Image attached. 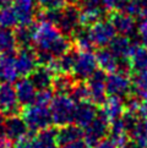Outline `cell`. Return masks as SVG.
I'll return each instance as SVG.
<instances>
[{
    "label": "cell",
    "mask_w": 147,
    "mask_h": 148,
    "mask_svg": "<svg viewBox=\"0 0 147 148\" xmlns=\"http://www.w3.org/2000/svg\"><path fill=\"white\" fill-rule=\"evenodd\" d=\"M5 136V115L0 113V140L4 138Z\"/></svg>",
    "instance_id": "45"
},
{
    "label": "cell",
    "mask_w": 147,
    "mask_h": 148,
    "mask_svg": "<svg viewBox=\"0 0 147 148\" xmlns=\"http://www.w3.org/2000/svg\"><path fill=\"white\" fill-rule=\"evenodd\" d=\"M74 84L75 78L69 76V73H56L54 75L52 88L56 94H69Z\"/></svg>",
    "instance_id": "26"
},
{
    "label": "cell",
    "mask_w": 147,
    "mask_h": 148,
    "mask_svg": "<svg viewBox=\"0 0 147 148\" xmlns=\"http://www.w3.org/2000/svg\"><path fill=\"white\" fill-rule=\"evenodd\" d=\"M106 88H107V94H109V96L125 98L131 92L133 84H131V80L126 73L115 71L107 76Z\"/></svg>",
    "instance_id": "8"
},
{
    "label": "cell",
    "mask_w": 147,
    "mask_h": 148,
    "mask_svg": "<svg viewBox=\"0 0 147 148\" xmlns=\"http://www.w3.org/2000/svg\"><path fill=\"white\" fill-rule=\"evenodd\" d=\"M96 59L98 62V66L101 67V70H103L104 72L112 73L118 70L119 59L110 51V49H107L106 47L101 48L97 51Z\"/></svg>",
    "instance_id": "22"
},
{
    "label": "cell",
    "mask_w": 147,
    "mask_h": 148,
    "mask_svg": "<svg viewBox=\"0 0 147 148\" xmlns=\"http://www.w3.org/2000/svg\"><path fill=\"white\" fill-rule=\"evenodd\" d=\"M130 64L131 69L137 72H144L147 71V49L141 48V47H136L133 50L130 55Z\"/></svg>",
    "instance_id": "28"
},
{
    "label": "cell",
    "mask_w": 147,
    "mask_h": 148,
    "mask_svg": "<svg viewBox=\"0 0 147 148\" xmlns=\"http://www.w3.org/2000/svg\"><path fill=\"white\" fill-rule=\"evenodd\" d=\"M10 0H0V4H4V5H9Z\"/></svg>",
    "instance_id": "47"
},
{
    "label": "cell",
    "mask_w": 147,
    "mask_h": 148,
    "mask_svg": "<svg viewBox=\"0 0 147 148\" xmlns=\"http://www.w3.org/2000/svg\"><path fill=\"white\" fill-rule=\"evenodd\" d=\"M61 148H87V145L85 143V141H75V142H71V143H66V145H63Z\"/></svg>",
    "instance_id": "42"
},
{
    "label": "cell",
    "mask_w": 147,
    "mask_h": 148,
    "mask_svg": "<svg viewBox=\"0 0 147 148\" xmlns=\"http://www.w3.org/2000/svg\"><path fill=\"white\" fill-rule=\"evenodd\" d=\"M114 3L115 0H103V6L106 8V10L114 9Z\"/></svg>",
    "instance_id": "46"
},
{
    "label": "cell",
    "mask_w": 147,
    "mask_h": 148,
    "mask_svg": "<svg viewBox=\"0 0 147 148\" xmlns=\"http://www.w3.org/2000/svg\"><path fill=\"white\" fill-rule=\"evenodd\" d=\"M98 115V109L93 102L88 100H82V102L76 103L75 107V115H74V123L80 127H86L92 121L96 119Z\"/></svg>",
    "instance_id": "12"
},
{
    "label": "cell",
    "mask_w": 147,
    "mask_h": 148,
    "mask_svg": "<svg viewBox=\"0 0 147 148\" xmlns=\"http://www.w3.org/2000/svg\"><path fill=\"white\" fill-rule=\"evenodd\" d=\"M131 84H133L131 91L134 92V96L139 97L140 99L147 98V71L136 73L133 77Z\"/></svg>",
    "instance_id": "32"
},
{
    "label": "cell",
    "mask_w": 147,
    "mask_h": 148,
    "mask_svg": "<svg viewBox=\"0 0 147 148\" xmlns=\"http://www.w3.org/2000/svg\"><path fill=\"white\" fill-rule=\"evenodd\" d=\"M19 71L15 62V55L3 54L0 56V82L12 83L19 78Z\"/></svg>",
    "instance_id": "16"
},
{
    "label": "cell",
    "mask_w": 147,
    "mask_h": 148,
    "mask_svg": "<svg viewBox=\"0 0 147 148\" xmlns=\"http://www.w3.org/2000/svg\"><path fill=\"white\" fill-rule=\"evenodd\" d=\"M22 118L25 123L27 124L28 130L33 132L47 129L53 124L50 108L48 105H41L37 103L25 107V109L22 110Z\"/></svg>",
    "instance_id": "3"
},
{
    "label": "cell",
    "mask_w": 147,
    "mask_h": 148,
    "mask_svg": "<svg viewBox=\"0 0 147 148\" xmlns=\"http://www.w3.org/2000/svg\"><path fill=\"white\" fill-rule=\"evenodd\" d=\"M139 36L144 47L147 49V22H141L139 26Z\"/></svg>",
    "instance_id": "40"
},
{
    "label": "cell",
    "mask_w": 147,
    "mask_h": 148,
    "mask_svg": "<svg viewBox=\"0 0 147 148\" xmlns=\"http://www.w3.org/2000/svg\"><path fill=\"white\" fill-rule=\"evenodd\" d=\"M19 23L17 16L15 14V10L12 6L4 5L0 9V26L4 28H11Z\"/></svg>",
    "instance_id": "33"
},
{
    "label": "cell",
    "mask_w": 147,
    "mask_h": 148,
    "mask_svg": "<svg viewBox=\"0 0 147 148\" xmlns=\"http://www.w3.org/2000/svg\"><path fill=\"white\" fill-rule=\"evenodd\" d=\"M15 92H16V97L21 107H28L34 103L37 88L30 78L22 77L17 80L15 83Z\"/></svg>",
    "instance_id": "14"
},
{
    "label": "cell",
    "mask_w": 147,
    "mask_h": 148,
    "mask_svg": "<svg viewBox=\"0 0 147 148\" xmlns=\"http://www.w3.org/2000/svg\"><path fill=\"white\" fill-rule=\"evenodd\" d=\"M38 6L43 10L61 9L66 5V0H36Z\"/></svg>",
    "instance_id": "36"
},
{
    "label": "cell",
    "mask_w": 147,
    "mask_h": 148,
    "mask_svg": "<svg viewBox=\"0 0 147 148\" xmlns=\"http://www.w3.org/2000/svg\"><path fill=\"white\" fill-rule=\"evenodd\" d=\"M27 134H28V127L22 116L15 114L5 118V136L11 142H16L21 140Z\"/></svg>",
    "instance_id": "13"
},
{
    "label": "cell",
    "mask_w": 147,
    "mask_h": 148,
    "mask_svg": "<svg viewBox=\"0 0 147 148\" xmlns=\"http://www.w3.org/2000/svg\"><path fill=\"white\" fill-rule=\"evenodd\" d=\"M53 78H54V72L50 70L49 66H44V65L36 67V70L30 75V80L34 84L37 91L52 88Z\"/></svg>",
    "instance_id": "20"
},
{
    "label": "cell",
    "mask_w": 147,
    "mask_h": 148,
    "mask_svg": "<svg viewBox=\"0 0 147 148\" xmlns=\"http://www.w3.org/2000/svg\"><path fill=\"white\" fill-rule=\"evenodd\" d=\"M109 132V121L98 113L92 123L86 126L83 131V138L87 147H94L101 140H103Z\"/></svg>",
    "instance_id": "6"
},
{
    "label": "cell",
    "mask_w": 147,
    "mask_h": 148,
    "mask_svg": "<svg viewBox=\"0 0 147 148\" xmlns=\"http://www.w3.org/2000/svg\"><path fill=\"white\" fill-rule=\"evenodd\" d=\"M15 62H16L19 75L23 76V77L30 76L31 73L36 70L37 65H38L37 54L31 47L20 48L17 50L16 56H15Z\"/></svg>",
    "instance_id": "11"
},
{
    "label": "cell",
    "mask_w": 147,
    "mask_h": 148,
    "mask_svg": "<svg viewBox=\"0 0 147 148\" xmlns=\"http://www.w3.org/2000/svg\"><path fill=\"white\" fill-rule=\"evenodd\" d=\"M39 145L42 148H59V142H58V130L53 127H47L38 131L37 135Z\"/></svg>",
    "instance_id": "27"
},
{
    "label": "cell",
    "mask_w": 147,
    "mask_h": 148,
    "mask_svg": "<svg viewBox=\"0 0 147 148\" xmlns=\"http://www.w3.org/2000/svg\"><path fill=\"white\" fill-rule=\"evenodd\" d=\"M80 21V11L75 4H69L61 8L60 18L58 21L56 27L61 31L64 36H72L77 31Z\"/></svg>",
    "instance_id": "7"
},
{
    "label": "cell",
    "mask_w": 147,
    "mask_h": 148,
    "mask_svg": "<svg viewBox=\"0 0 147 148\" xmlns=\"http://www.w3.org/2000/svg\"><path fill=\"white\" fill-rule=\"evenodd\" d=\"M104 11V8H86L81 9L80 11V21L81 25L83 26H91L93 23H96L97 21L102 20Z\"/></svg>",
    "instance_id": "31"
},
{
    "label": "cell",
    "mask_w": 147,
    "mask_h": 148,
    "mask_svg": "<svg viewBox=\"0 0 147 148\" xmlns=\"http://www.w3.org/2000/svg\"><path fill=\"white\" fill-rule=\"evenodd\" d=\"M76 53L74 50H67L63 55L55 59L48 65L50 67V70L54 72V75L56 73H70L72 72L74 65H75V59H76Z\"/></svg>",
    "instance_id": "21"
},
{
    "label": "cell",
    "mask_w": 147,
    "mask_h": 148,
    "mask_svg": "<svg viewBox=\"0 0 147 148\" xmlns=\"http://www.w3.org/2000/svg\"><path fill=\"white\" fill-rule=\"evenodd\" d=\"M129 134L130 141L136 146V148H147V121H137L129 131Z\"/></svg>",
    "instance_id": "25"
},
{
    "label": "cell",
    "mask_w": 147,
    "mask_h": 148,
    "mask_svg": "<svg viewBox=\"0 0 147 148\" xmlns=\"http://www.w3.org/2000/svg\"><path fill=\"white\" fill-rule=\"evenodd\" d=\"M37 53H47L53 58H59L70 49L69 40L55 25L41 20L34 26L33 43Z\"/></svg>",
    "instance_id": "1"
},
{
    "label": "cell",
    "mask_w": 147,
    "mask_h": 148,
    "mask_svg": "<svg viewBox=\"0 0 147 148\" xmlns=\"http://www.w3.org/2000/svg\"><path fill=\"white\" fill-rule=\"evenodd\" d=\"M88 148H91V147H88Z\"/></svg>",
    "instance_id": "49"
},
{
    "label": "cell",
    "mask_w": 147,
    "mask_h": 148,
    "mask_svg": "<svg viewBox=\"0 0 147 148\" xmlns=\"http://www.w3.org/2000/svg\"><path fill=\"white\" fill-rule=\"evenodd\" d=\"M52 99H53V91H52L50 88L42 89V91L37 92L34 103L41 104V105H48L49 107V104L52 103Z\"/></svg>",
    "instance_id": "37"
},
{
    "label": "cell",
    "mask_w": 147,
    "mask_h": 148,
    "mask_svg": "<svg viewBox=\"0 0 147 148\" xmlns=\"http://www.w3.org/2000/svg\"><path fill=\"white\" fill-rule=\"evenodd\" d=\"M0 54H1V53H0Z\"/></svg>",
    "instance_id": "50"
},
{
    "label": "cell",
    "mask_w": 147,
    "mask_h": 148,
    "mask_svg": "<svg viewBox=\"0 0 147 148\" xmlns=\"http://www.w3.org/2000/svg\"><path fill=\"white\" fill-rule=\"evenodd\" d=\"M78 5L80 9L86 8H104L103 6V0H78ZM106 9V8H104Z\"/></svg>",
    "instance_id": "38"
},
{
    "label": "cell",
    "mask_w": 147,
    "mask_h": 148,
    "mask_svg": "<svg viewBox=\"0 0 147 148\" xmlns=\"http://www.w3.org/2000/svg\"><path fill=\"white\" fill-rule=\"evenodd\" d=\"M128 134L129 132L125 129L122 118L112 121V126L109 127V135H110V140L114 142L118 148H123L129 142Z\"/></svg>",
    "instance_id": "24"
},
{
    "label": "cell",
    "mask_w": 147,
    "mask_h": 148,
    "mask_svg": "<svg viewBox=\"0 0 147 148\" xmlns=\"http://www.w3.org/2000/svg\"><path fill=\"white\" fill-rule=\"evenodd\" d=\"M109 21L119 34L130 37V36H133L135 33V29H136L135 21L126 12H124V11L113 12L112 15H110Z\"/></svg>",
    "instance_id": "15"
},
{
    "label": "cell",
    "mask_w": 147,
    "mask_h": 148,
    "mask_svg": "<svg viewBox=\"0 0 147 148\" xmlns=\"http://www.w3.org/2000/svg\"><path fill=\"white\" fill-rule=\"evenodd\" d=\"M131 0H115L114 3V9H117V11H124L126 6L130 4Z\"/></svg>",
    "instance_id": "43"
},
{
    "label": "cell",
    "mask_w": 147,
    "mask_h": 148,
    "mask_svg": "<svg viewBox=\"0 0 147 148\" xmlns=\"http://www.w3.org/2000/svg\"><path fill=\"white\" fill-rule=\"evenodd\" d=\"M69 94H70V98L75 103L90 99V92H88L87 83H83L82 81L75 82V84L72 86V88H71V91H70Z\"/></svg>",
    "instance_id": "34"
},
{
    "label": "cell",
    "mask_w": 147,
    "mask_h": 148,
    "mask_svg": "<svg viewBox=\"0 0 147 148\" xmlns=\"http://www.w3.org/2000/svg\"><path fill=\"white\" fill-rule=\"evenodd\" d=\"M33 32H34V26H20L19 28L14 31L15 38H16L17 47L25 48V47H31L33 43Z\"/></svg>",
    "instance_id": "30"
},
{
    "label": "cell",
    "mask_w": 147,
    "mask_h": 148,
    "mask_svg": "<svg viewBox=\"0 0 147 148\" xmlns=\"http://www.w3.org/2000/svg\"><path fill=\"white\" fill-rule=\"evenodd\" d=\"M140 105H141V102H140V98L139 97H131L128 102H126V109L128 112H131V113H139V109H140Z\"/></svg>",
    "instance_id": "39"
},
{
    "label": "cell",
    "mask_w": 147,
    "mask_h": 148,
    "mask_svg": "<svg viewBox=\"0 0 147 148\" xmlns=\"http://www.w3.org/2000/svg\"><path fill=\"white\" fill-rule=\"evenodd\" d=\"M102 105H103L102 110L99 113H101L108 121L118 120V119L122 118L123 114H124L125 105L123 102V98H120V97L109 96V98H107L104 100V103Z\"/></svg>",
    "instance_id": "18"
},
{
    "label": "cell",
    "mask_w": 147,
    "mask_h": 148,
    "mask_svg": "<svg viewBox=\"0 0 147 148\" xmlns=\"http://www.w3.org/2000/svg\"><path fill=\"white\" fill-rule=\"evenodd\" d=\"M117 31L110 23V21L106 20H99L96 23L90 26L88 29V34L93 45L99 47V48H104V47L109 45V43L113 40L115 37Z\"/></svg>",
    "instance_id": "5"
},
{
    "label": "cell",
    "mask_w": 147,
    "mask_h": 148,
    "mask_svg": "<svg viewBox=\"0 0 147 148\" xmlns=\"http://www.w3.org/2000/svg\"><path fill=\"white\" fill-rule=\"evenodd\" d=\"M82 137H83L82 127L77 126L76 124L75 125L69 124L65 126H60V129H58V142L61 146L78 141Z\"/></svg>",
    "instance_id": "23"
},
{
    "label": "cell",
    "mask_w": 147,
    "mask_h": 148,
    "mask_svg": "<svg viewBox=\"0 0 147 148\" xmlns=\"http://www.w3.org/2000/svg\"><path fill=\"white\" fill-rule=\"evenodd\" d=\"M94 147H96V148H118L110 138H103V140H101Z\"/></svg>",
    "instance_id": "41"
},
{
    "label": "cell",
    "mask_w": 147,
    "mask_h": 148,
    "mask_svg": "<svg viewBox=\"0 0 147 148\" xmlns=\"http://www.w3.org/2000/svg\"><path fill=\"white\" fill-rule=\"evenodd\" d=\"M14 148H42V147L38 140H37V136H31L27 134L21 140L15 142Z\"/></svg>",
    "instance_id": "35"
},
{
    "label": "cell",
    "mask_w": 147,
    "mask_h": 148,
    "mask_svg": "<svg viewBox=\"0 0 147 148\" xmlns=\"http://www.w3.org/2000/svg\"><path fill=\"white\" fill-rule=\"evenodd\" d=\"M21 105L17 100L15 87L10 83H3L0 86V113L5 116L20 113Z\"/></svg>",
    "instance_id": "10"
},
{
    "label": "cell",
    "mask_w": 147,
    "mask_h": 148,
    "mask_svg": "<svg viewBox=\"0 0 147 148\" xmlns=\"http://www.w3.org/2000/svg\"><path fill=\"white\" fill-rule=\"evenodd\" d=\"M139 115L142 116L145 120H147V98L144 99V102H141L140 109H139Z\"/></svg>",
    "instance_id": "44"
},
{
    "label": "cell",
    "mask_w": 147,
    "mask_h": 148,
    "mask_svg": "<svg viewBox=\"0 0 147 148\" xmlns=\"http://www.w3.org/2000/svg\"><path fill=\"white\" fill-rule=\"evenodd\" d=\"M76 103L67 94H56L50 103V114L53 124L56 126H65L74 123Z\"/></svg>",
    "instance_id": "2"
},
{
    "label": "cell",
    "mask_w": 147,
    "mask_h": 148,
    "mask_svg": "<svg viewBox=\"0 0 147 148\" xmlns=\"http://www.w3.org/2000/svg\"><path fill=\"white\" fill-rule=\"evenodd\" d=\"M77 1H78V0H66V3H70V4H75Z\"/></svg>",
    "instance_id": "48"
},
{
    "label": "cell",
    "mask_w": 147,
    "mask_h": 148,
    "mask_svg": "<svg viewBox=\"0 0 147 148\" xmlns=\"http://www.w3.org/2000/svg\"><path fill=\"white\" fill-rule=\"evenodd\" d=\"M136 47L137 45L133 43L128 36H122V34L119 37L115 36L113 40L109 43L110 51H112L118 59H128Z\"/></svg>",
    "instance_id": "19"
},
{
    "label": "cell",
    "mask_w": 147,
    "mask_h": 148,
    "mask_svg": "<svg viewBox=\"0 0 147 148\" xmlns=\"http://www.w3.org/2000/svg\"><path fill=\"white\" fill-rule=\"evenodd\" d=\"M16 38L14 31L5 28L0 29V53L1 54H12L16 50Z\"/></svg>",
    "instance_id": "29"
},
{
    "label": "cell",
    "mask_w": 147,
    "mask_h": 148,
    "mask_svg": "<svg viewBox=\"0 0 147 148\" xmlns=\"http://www.w3.org/2000/svg\"><path fill=\"white\" fill-rule=\"evenodd\" d=\"M98 67V62L96 59V54L91 50H78L76 53L75 65H74L72 72L74 78L76 80H87L90 78Z\"/></svg>",
    "instance_id": "4"
},
{
    "label": "cell",
    "mask_w": 147,
    "mask_h": 148,
    "mask_svg": "<svg viewBox=\"0 0 147 148\" xmlns=\"http://www.w3.org/2000/svg\"><path fill=\"white\" fill-rule=\"evenodd\" d=\"M107 72L103 70H96L94 73L87 78V87L90 92V100L94 104H103L107 99V88H106Z\"/></svg>",
    "instance_id": "9"
},
{
    "label": "cell",
    "mask_w": 147,
    "mask_h": 148,
    "mask_svg": "<svg viewBox=\"0 0 147 148\" xmlns=\"http://www.w3.org/2000/svg\"><path fill=\"white\" fill-rule=\"evenodd\" d=\"M12 8L17 16L20 26L32 25L34 17V0H14Z\"/></svg>",
    "instance_id": "17"
}]
</instances>
